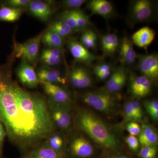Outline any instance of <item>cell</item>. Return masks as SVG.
Segmentation results:
<instances>
[{
  "instance_id": "cell-37",
  "label": "cell",
  "mask_w": 158,
  "mask_h": 158,
  "mask_svg": "<svg viewBox=\"0 0 158 158\" xmlns=\"http://www.w3.org/2000/svg\"><path fill=\"white\" fill-rule=\"evenodd\" d=\"M126 129L131 135H138L141 131L140 126L136 122H131L127 125Z\"/></svg>"
},
{
  "instance_id": "cell-12",
  "label": "cell",
  "mask_w": 158,
  "mask_h": 158,
  "mask_svg": "<svg viewBox=\"0 0 158 158\" xmlns=\"http://www.w3.org/2000/svg\"><path fill=\"white\" fill-rule=\"evenodd\" d=\"M156 33L153 29L145 26L136 31L132 36L133 44L141 48L146 49L153 42Z\"/></svg>"
},
{
  "instance_id": "cell-3",
  "label": "cell",
  "mask_w": 158,
  "mask_h": 158,
  "mask_svg": "<svg viewBox=\"0 0 158 158\" xmlns=\"http://www.w3.org/2000/svg\"><path fill=\"white\" fill-rule=\"evenodd\" d=\"M44 32L23 43L15 44L13 53L15 56L21 58L31 65L37 62L39 56V48Z\"/></svg>"
},
{
  "instance_id": "cell-13",
  "label": "cell",
  "mask_w": 158,
  "mask_h": 158,
  "mask_svg": "<svg viewBox=\"0 0 158 158\" xmlns=\"http://www.w3.org/2000/svg\"><path fill=\"white\" fill-rule=\"evenodd\" d=\"M69 80L75 88H85L92 85V78L86 69L82 67L74 68L69 74Z\"/></svg>"
},
{
  "instance_id": "cell-14",
  "label": "cell",
  "mask_w": 158,
  "mask_h": 158,
  "mask_svg": "<svg viewBox=\"0 0 158 158\" xmlns=\"http://www.w3.org/2000/svg\"><path fill=\"white\" fill-rule=\"evenodd\" d=\"M27 9L30 14L43 22H47L53 13L52 9L50 5L38 0L31 1Z\"/></svg>"
},
{
  "instance_id": "cell-1",
  "label": "cell",
  "mask_w": 158,
  "mask_h": 158,
  "mask_svg": "<svg viewBox=\"0 0 158 158\" xmlns=\"http://www.w3.org/2000/svg\"><path fill=\"white\" fill-rule=\"evenodd\" d=\"M0 121L10 141L21 149H34L54 134L48 101L22 89L0 70Z\"/></svg>"
},
{
  "instance_id": "cell-36",
  "label": "cell",
  "mask_w": 158,
  "mask_h": 158,
  "mask_svg": "<svg viewBox=\"0 0 158 158\" xmlns=\"http://www.w3.org/2000/svg\"><path fill=\"white\" fill-rule=\"evenodd\" d=\"M156 150L155 148L153 146H143L140 152L139 156L141 158H145L148 156L152 155H156Z\"/></svg>"
},
{
  "instance_id": "cell-33",
  "label": "cell",
  "mask_w": 158,
  "mask_h": 158,
  "mask_svg": "<svg viewBox=\"0 0 158 158\" xmlns=\"http://www.w3.org/2000/svg\"><path fill=\"white\" fill-rule=\"evenodd\" d=\"M153 127L149 125H144L139 135V141L141 144L154 132Z\"/></svg>"
},
{
  "instance_id": "cell-20",
  "label": "cell",
  "mask_w": 158,
  "mask_h": 158,
  "mask_svg": "<svg viewBox=\"0 0 158 158\" xmlns=\"http://www.w3.org/2000/svg\"><path fill=\"white\" fill-rule=\"evenodd\" d=\"M63 50L47 48L42 51L40 56L41 62L48 67L56 66L61 63Z\"/></svg>"
},
{
  "instance_id": "cell-25",
  "label": "cell",
  "mask_w": 158,
  "mask_h": 158,
  "mask_svg": "<svg viewBox=\"0 0 158 158\" xmlns=\"http://www.w3.org/2000/svg\"><path fill=\"white\" fill-rule=\"evenodd\" d=\"M48 29L53 31L63 39L76 32L59 19L51 23Z\"/></svg>"
},
{
  "instance_id": "cell-6",
  "label": "cell",
  "mask_w": 158,
  "mask_h": 158,
  "mask_svg": "<svg viewBox=\"0 0 158 158\" xmlns=\"http://www.w3.org/2000/svg\"><path fill=\"white\" fill-rule=\"evenodd\" d=\"M49 102L55 104L66 106L70 102L71 98L67 90L59 85L40 82Z\"/></svg>"
},
{
  "instance_id": "cell-27",
  "label": "cell",
  "mask_w": 158,
  "mask_h": 158,
  "mask_svg": "<svg viewBox=\"0 0 158 158\" xmlns=\"http://www.w3.org/2000/svg\"><path fill=\"white\" fill-rule=\"evenodd\" d=\"M76 10H66L60 15L59 19L62 20L74 31H78L77 23Z\"/></svg>"
},
{
  "instance_id": "cell-8",
  "label": "cell",
  "mask_w": 158,
  "mask_h": 158,
  "mask_svg": "<svg viewBox=\"0 0 158 158\" xmlns=\"http://www.w3.org/2000/svg\"><path fill=\"white\" fill-rule=\"evenodd\" d=\"M16 75L19 81L27 88H36L40 84L37 72L34 66L23 60L19 65Z\"/></svg>"
},
{
  "instance_id": "cell-4",
  "label": "cell",
  "mask_w": 158,
  "mask_h": 158,
  "mask_svg": "<svg viewBox=\"0 0 158 158\" xmlns=\"http://www.w3.org/2000/svg\"><path fill=\"white\" fill-rule=\"evenodd\" d=\"M155 12L154 4L149 0H137L132 3L129 11L131 23L145 22L151 19Z\"/></svg>"
},
{
  "instance_id": "cell-21",
  "label": "cell",
  "mask_w": 158,
  "mask_h": 158,
  "mask_svg": "<svg viewBox=\"0 0 158 158\" xmlns=\"http://www.w3.org/2000/svg\"><path fill=\"white\" fill-rule=\"evenodd\" d=\"M102 50L105 55L112 56L117 50L119 45L118 36L113 33H110L101 37Z\"/></svg>"
},
{
  "instance_id": "cell-10",
  "label": "cell",
  "mask_w": 158,
  "mask_h": 158,
  "mask_svg": "<svg viewBox=\"0 0 158 158\" xmlns=\"http://www.w3.org/2000/svg\"><path fill=\"white\" fill-rule=\"evenodd\" d=\"M48 102L51 118L54 125L61 129H68L71 123V117L66 106Z\"/></svg>"
},
{
  "instance_id": "cell-9",
  "label": "cell",
  "mask_w": 158,
  "mask_h": 158,
  "mask_svg": "<svg viewBox=\"0 0 158 158\" xmlns=\"http://www.w3.org/2000/svg\"><path fill=\"white\" fill-rule=\"evenodd\" d=\"M138 68L142 75L147 77L151 81L158 77V56L151 54L142 56L138 63Z\"/></svg>"
},
{
  "instance_id": "cell-16",
  "label": "cell",
  "mask_w": 158,
  "mask_h": 158,
  "mask_svg": "<svg viewBox=\"0 0 158 158\" xmlns=\"http://www.w3.org/2000/svg\"><path fill=\"white\" fill-rule=\"evenodd\" d=\"M72 153L77 157L86 158L93 154L94 148L89 141L84 137L75 138L70 145Z\"/></svg>"
},
{
  "instance_id": "cell-19",
  "label": "cell",
  "mask_w": 158,
  "mask_h": 158,
  "mask_svg": "<svg viewBox=\"0 0 158 158\" xmlns=\"http://www.w3.org/2000/svg\"><path fill=\"white\" fill-rule=\"evenodd\" d=\"M87 7L92 15H97L109 18L114 14V8L107 0H91L88 2Z\"/></svg>"
},
{
  "instance_id": "cell-41",
  "label": "cell",
  "mask_w": 158,
  "mask_h": 158,
  "mask_svg": "<svg viewBox=\"0 0 158 158\" xmlns=\"http://www.w3.org/2000/svg\"><path fill=\"white\" fill-rule=\"evenodd\" d=\"M6 135V133L5 127L2 123L0 121V143H2Z\"/></svg>"
},
{
  "instance_id": "cell-28",
  "label": "cell",
  "mask_w": 158,
  "mask_h": 158,
  "mask_svg": "<svg viewBox=\"0 0 158 158\" xmlns=\"http://www.w3.org/2000/svg\"><path fill=\"white\" fill-rule=\"evenodd\" d=\"M44 144L54 150L61 152L63 145V139L61 136L54 133L45 140Z\"/></svg>"
},
{
  "instance_id": "cell-23",
  "label": "cell",
  "mask_w": 158,
  "mask_h": 158,
  "mask_svg": "<svg viewBox=\"0 0 158 158\" xmlns=\"http://www.w3.org/2000/svg\"><path fill=\"white\" fill-rule=\"evenodd\" d=\"M27 158H63L61 152L54 150L44 144L32 150Z\"/></svg>"
},
{
  "instance_id": "cell-38",
  "label": "cell",
  "mask_w": 158,
  "mask_h": 158,
  "mask_svg": "<svg viewBox=\"0 0 158 158\" xmlns=\"http://www.w3.org/2000/svg\"><path fill=\"white\" fill-rule=\"evenodd\" d=\"M89 41H88L87 48L88 50L94 49L96 48L97 43L98 37L96 33L91 30H88Z\"/></svg>"
},
{
  "instance_id": "cell-42",
  "label": "cell",
  "mask_w": 158,
  "mask_h": 158,
  "mask_svg": "<svg viewBox=\"0 0 158 158\" xmlns=\"http://www.w3.org/2000/svg\"><path fill=\"white\" fill-rule=\"evenodd\" d=\"M156 155H151L148 156L147 157L145 158H155V157Z\"/></svg>"
},
{
  "instance_id": "cell-43",
  "label": "cell",
  "mask_w": 158,
  "mask_h": 158,
  "mask_svg": "<svg viewBox=\"0 0 158 158\" xmlns=\"http://www.w3.org/2000/svg\"><path fill=\"white\" fill-rule=\"evenodd\" d=\"M2 143H0V158H1V152H2Z\"/></svg>"
},
{
  "instance_id": "cell-32",
  "label": "cell",
  "mask_w": 158,
  "mask_h": 158,
  "mask_svg": "<svg viewBox=\"0 0 158 158\" xmlns=\"http://www.w3.org/2000/svg\"><path fill=\"white\" fill-rule=\"evenodd\" d=\"M86 2L85 0H64L62 3V6L67 10H72L80 9Z\"/></svg>"
},
{
  "instance_id": "cell-40",
  "label": "cell",
  "mask_w": 158,
  "mask_h": 158,
  "mask_svg": "<svg viewBox=\"0 0 158 158\" xmlns=\"http://www.w3.org/2000/svg\"><path fill=\"white\" fill-rule=\"evenodd\" d=\"M158 139V135L154 131L141 144L143 146H153L157 143Z\"/></svg>"
},
{
  "instance_id": "cell-31",
  "label": "cell",
  "mask_w": 158,
  "mask_h": 158,
  "mask_svg": "<svg viewBox=\"0 0 158 158\" xmlns=\"http://www.w3.org/2000/svg\"><path fill=\"white\" fill-rule=\"evenodd\" d=\"M145 108L153 119L156 120L158 118V102L152 100L145 102L144 103Z\"/></svg>"
},
{
  "instance_id": "cell-22",
  "label": "cell",
  "mask_w": 158,
  "mask_h": 158,
  "mask_svg": "<svg viewBox=\"0 0 158 158\" xmlns=\"http://www.w3.org/2000/svg\"><path fill=\"white\" fill-rule=\"evenodd\" d=\"M41 42L47 48L63 49L64 39L48 28L44 32Z\"/></svg>"
},
{
  "instance_id": "cell-30",
  "label": "cell",
  "mask_w": 158,
  "mask_h": 158,
  "mask_svg": "<svg viewBox=\"0 0 158 158\" xmlns=\"http://www.w3.org/2000/svg\"><path fill=\"white\" fill-rule=\"evenodd\" d=\"M31 0H8L4 1L2 4L10 8L17 9H27Z\"/></svg>"
},
{
  "instance_id": "cell-5",
  "label": "cell",
  "mask_w": 158,
  "mask_h": 158,
  "mask_svg": "<svg viewBox=\"0 0 158 158\" xmlns=\"http://www.w3.org/2000/svg\"><path fill=\"white\" fill-rule=\"evenodd\" d=\"M82 100L95 110L108 113L114 106V99L111 94L100 92H88L82 97Z\"/></svg>"
},
{
  "instance_id": "cell-17",
  "label": "cell",
  "mask_w": 158,
  "mask_h": 158,
  "mask_svg": "<svg viewBox=\"0 0 158 158\" xmlns=\"http://www.w3.org/2000/svg\"><path fill=\"white\" fill-rule=\"evenodd\" d=\"M119 58L123 64L131 65L135 61L137 53L131 40L124 37L119 42Z\"/></svg>"
},
{
  "instance_id": "cell-45",
  "label": "cell",
  "mask_w": 158,
  "mask_h": 158,
  "mask_svg": "<svg viewBox=\"0 0 158 158\" xmlns=\"http://www.w3.org/2000/svg\"><path fill=\"white\" fill-rule=\"evenodd\" d=\"M27 158V157H23V158Z\"/></svg>"
},
{
  "instance_id": "cell-35",
  "label": "cell",
  "mask_w": 158,
  "mask_h": 158,
  "mask_svg": "<svg viewBox=\"0 0 158 158\" xmlns=\"http://www.w3.org/2000/svg\"><path fill=\"white\" fill-rule=\"evenodd\" d=\"M125 141L130 149L135 152L138 150L139 146V141L135 136L130 135L127 137Z\"/></svg>"
},
{
  "instance_id": "cell-29",
  "label": "cell",
  "mask_w": 158,
  "mask_h": 158,
  "mask_svg": "<svg viewBox=\"0 0 158 158\" xmlns=\"http://www.w3.org/2000/svg\"><path fill=\"white\" fill-rule=\"evenodd\" d=\"M77 23L78 31L86 29L90 25V21L88 15L81 9L76 10Z\"/></svg>"
},
{
  "instance_id": "cell-39",
  "label": "cell",
  "mask_w": 158,
  "mask_h": 158,
  "mask_svg": "<svg viewBox=\"0 0 158 158\" xmlns=\"http://www.w3.org/2000/svg\"><path fill=\"white\" fill-rule=\"evenodd\" d=\"M131 102L135 114L136 120H140L143 116L141 105L137 101H131Z\"/></svg>"
},
{
  "instance_id": "cell-7",
  "label": "cell",
  "mask_w": 158,
  "mask_h": 158,
  "mask_svg": "<svg viewBox=\"0 0 158 158\" xmlns=\"http://www.w3.org/2000/svg\"><path fill=\"white\" fill-rule=\"evenodd\" d=\"M67 45L72 56L78 62L91 65L93 62L99 59L76 40L70 39Z\"/></svg>"
},
{
  "instance_id": "cell-18",
  "label": "cell",
  "mask_w": 158,
  "mask_h": 158,
  "mask_svg": "<svg viewBox=\"0 0 158 158\" xmlns=\"http://www.w3.org/2000/svg\"><path fill=\"white\" fill-rule=\"evenodd\" d=\"M152 81L144 75L133 79L130 85L133 95L138 98H143L149 94L151 90Z\"/></svg>"
},
{
  "instance_id": "cell-15",
  "label": "cell",
  "mask_w": 158,
  "mask_h": 158,
  "mask_svg": "<svg viewBox=\"0 0 158 158\" xmlns=\"http://www.w3.org/2000/svg\"><path fill=\"white\" fill-rule=\"evenodd\" d=\"M37 73L40 83L44 82L59 85H65L66 82V79L60 71L48 66L40 69Z\"/></svg>"
},
{
  "instance_id": "cell-11",
  "label": "cell",
  "mask_w": 158,
  "mask_h": 158,
  "mask_svg": "<svg viewBox=\"0 0 158 158\" xmlns=\"http://www.w3.org/2000/svg\"><path fill=\"white\" fill-rule=\"evenodd\" d=\"M127 79L126 71L123 65L112 71L110 79L106 85V88L110 93L120 91L125 85Z\"/></svg>"
},
{
  "instance_id": "cell-44",
  "label": "cell",
  "mask_w": 158,
  "mask_h": 158,
  "mask_svg": "<svg viewBox=\"0 0 158 158\" xmlns=\"http://www.w3.org/2000/svg\"><path fill=\"white\" fill-rule=\"evenodd\" d=\"M115 158H128L127 157L120 156V157H116Z\"/></svg>"
},
{
  "instance_id": "cell-34",
  "label": "cell",
  "mask_w": 158,
  "mask_h": 158,
  "mask_svg": "<svg viewBox=\"0 0 158 158\" xmlns=\"http://www.w3.org/2000/svg\"><path fill=\"white\" fill-rule=\"evenodd\" d=\"M124 115L126 119L130 121H136L135 114L131 104V101L128 102L125 106Z\"/></svg>"
},
{
  "instance_id": "cell-2",
  "label": "cell",
  "mask_w": 158,
  "mask_h": 158,
  "mask_svg": "<svg viewBox=\"0 0 158 158\" xmlns=\"http://www.w3.org/2000/svg\"><path fill=\"white\" fill-rule=\"evenodd\" d=\"M80 127L100 145L107 148H115L117 142L107 127L98 116L88 111L80 113L78 117Z\"/></svg>"
},
{
  "instance_id": "cell-24",
  "label": "cell",
  "mask_w": 158,
  "mask_h": 158,
  "mask_svg": "<svg viewBox=\"0 0 158 158\" xmlns=\"http://www.w3.org/2000/svg\"><path fill=\"white\" fill-rule=\"evenodd\" d=\"M25 9H14L3 5L0 6V21L14 22L19 19Z\"/></svg>"
},
{
  "instance_id": "cell-26",
  "label": "cell",
  "mask_w": 158,
  "mask_h": 158,
  "mask_svg": "<svg viewBox=\"0 0 158 158\" xmlns=\"http://www.w3.org/2000/svg\"><path fill=\"white\" fill-rule=\"evenodd\" d=\"M94 72L98 78L100 80H106L112 73V66L107 63H99L94 66Z\"/></svg>"
}]
</instances>
